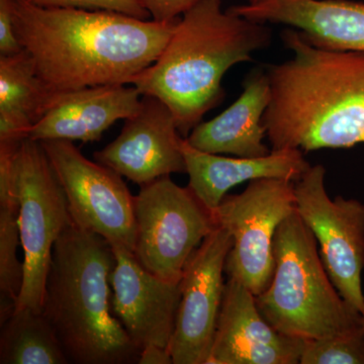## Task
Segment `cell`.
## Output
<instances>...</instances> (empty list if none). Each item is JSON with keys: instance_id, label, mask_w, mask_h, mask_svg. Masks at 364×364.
Wrapping results in <instances>:
<instances>
[{"instance_id": "obj_1", "label": "cell", "mask_w": 364, "mask_h": 364, "mask_svg": "<svg viewBox=\"0 0 364 364\" xmlns=\"http://www.w3.org/2000/svg\"><path fill=\"white\" fill-rule=\"evenodd\" d=\"M181 18L143 21L107 11L44 9L16 0L14 32L54 95L132 85L152 65Z\"/></svg>"}, {"instance_id": "obj_2", "label": "cell", "mask_w": 364, "mask_h": 364, "mask_svg": "<svg viewBox=\"0 0 364 364\" xmlns=\"http://www.w3.org/2000/svg\"><path fill=\"white\" fill-rule=\"evenodd\" d=\"M280 37L293 56L265 67L272 98L262 123L272 150L364 144V52L316 47L293 28Z\"/></svg>"}, {"instance_id": "obj_3", "label": "cell", "mask_w": 364, "mask_h": 364, "mask_svg": "<svg viewBox=\"0 0 364 364\" xmlns=\"http://www.w3.org/2000/svg\"><path fill=\"white\" fill-rule=\"evenodd\" d=\"M272 30L267 23L223 11L222 0H198L182 14L156 61L133 81L142 95L168 105L183 138L225 98L223 77L231 67L252 61L267 49Z\"/></svg>"}, {"instance_id": "obj_4", "label": "cell", "mask_w": 364, "mask_h": 364, "mask_svg": "<svg viewBox=\"0 0 364 364\" xmlns=\"http://www.w3.org/2000/svg\"><path fill=\"white\" fill-rule=\"evenodd\" d=\"M112 246L72 224L53 248L42 313L69 363H138L140 349L112 311Z\"/></svg>"}, {"instance_id": "obj_5", "label": "cell", "mask_w": 364, "mask_h": 364, "mask_svg": "<svg viewBox=\"0 0 364 364\" xmlns=\"http://www.w3.org/2000/svg\"><path fill=\"white\" fill-rule=\"evenodd\" d=\"M273 252L272 282L255 301L275 330L293 338L314 340L363 327V314L333 284L317 240L296 210L277 229Z\"/></svg>"}, {"instance_id": "obj_6", "label": "cell", "mask_w": 364, "mask_h": 364, "mask_svg": "<svg viewBox=\"0 0 364 364\" xmlns=\"http://www.w3.org/2000/svg\"><path fill=\"white\" fill-rule=\"evenodd\" d=\"M23 277L16 310L42 312L53 248L72 224L65 193L40 141L26 138L16 157Z\"/></svg>"}, {"instance_id": "obj_7", "label": "cell", "mask_w": 364, "mask_h": 364, "mask_svg": "<svg viewBox=\"0 0 364 364\" xmlns=\"http://www.w3.org/2000/svg\"><path fill=\"white\" fill-rule=\"evenodd\" d=\"M134 255L148 272L167 282H181L191 254L217 227L214 213L170 176L141 186L135 196Z\"/></svg>"}, {"instance_id": "obj_8", "label": "cell", "mask_w": 364, "mask_h": 364, "mask_svg": "<svg viewBox=\"0 0 364 364\" xmlns=\"http://www.w3.org/2000/svg\"><path fill=\"white\" fill-rule=\"evenodd\" d=\"M296 210L294 182L260 178L249 182L240 195L226 196L213 210L218 226L233 239L225 273L254 296L269 287L274 273L275 234Z\"/></svg>"}, {"instance_id": "obj_9", "label": "cell", "mask_w": 364, "mask_h": 364, "mask_svg": "<svg viewBox=\"0 0 364 364\" xmlns=\"http://www.w3.org/2000/svg\"><path fill=\"white\" fill-rule=\"evenodd\" d=\"M40 142L65 193L73 224L134 253L135 196L123 176L87 159L72 141Z\"/></svg>"}, {"instance_id": "obj_10", "label": "cell", "mask_w": 364, "mask_h": 364, "mask_svg": "<svg viewBox=\"0 0 364 364\" xmlns=\"http://www.w3.org/2000/svg\"><path fill=\"white\" fill-rule=\"evenodd\" d=\"M322 164L294 182L296 212L310 228L330 279L342 298L364 312L361 274L364 268V203L336 196L325 188Z\"/></svg>"}, {"instance_id": "obj_11", "label": "cell", "mask_w": 364, "mask_h": 364, "mask_svg": "<svg viewBox=\"0 0 364 364\" xmlns=\"http://www.w3.org/2000/svg\"><path fill=\"white\" fill-rule=\"evenodd\" d=\"M233 246L218 226L191 254L179 287L181 299L168 347L173 364H208L224 294L225 264Z\"/></svg>"}, {"instance_id": "obj_12", "label": "cell", "mask_w": 364, "mask_h": 364, "mask_svg": "<svg viewBox=\"0 0 364 364\" xmlns=\"http://www.w3.org/2000/svg\"><path fill=\"white\" fill-rule=\"evenodd\" d=\"M124 121L121 134L93 154L95 161L140 186L172 173H186L183 136L168 105L142 95L140 109Z\"/></svg>"}, {"instance_id": "obj_13", "label": "cell", "mask_w": 364, "mask_h": 364, "mask_svg": "<svg viewBox=\"0 0 364 364\" xmlns=\"http://www.w3.org/2000/svg\"><path fill=\"white\" fill-rule=\"evenodd\" d=\"M112 250L116 257L111 274L114 316L140 350L151 344L168 349L181 299L179 282L148 272L128 249L112 246Z\"/></svg>"}, {"instance_id": "obj_14", "label": "cell", "mask_w": 364, "mask_h": 364, "mask_svg": "<svg viewBox=\"0 0 364 364\" xmlns=\"http://www.w3.org/2000/svg\"><path fill=\"white\" fill-rule=\"evenodd\" d=\"M305 343L275 330L247 287L228 279L208 364H296Z\"/></svg>"}, {"instance_id": "obj_15", "label": "cell", "mask_w": 364, "mask_h": 364, "mask_svg": "<svg viewBox=\"0 0 364 364\" xmlns=\"http://www.w3.org/2000/svg\"><path fill=\"white\" fill-rule=\"evenodd\" d=\"M260 23L296 28L316 47L364 52V2L352 0H260L229 7Z\"/></svg>"}, {"instance_id": "obj_16", "label": "cell", "mask_w": 364, "mask_h": 364, "mask_svg": "<svg viewBox=\"0 0 364 364\" xmlns=\"http://www.w3.org/2000/svg\"><path fill=\"white\" fill-rule=\"evenodd\" d=\"M142 95L135 86L100 85L59 93L28 138L35 141L98 142L109 127L140 109Z\"/></svg>"}, {"instance_id": "obj_17", "label": "cell", "mask_w": 364, "mask_h": 364, "mask_svg": "<svg viewBox=\"0 0 364 364\" xmlns=\"http://www.w3.org/2000/svg\"><path fill=\"white\" fill-rule=\"evenodd\" d=\"M181 150L189 188L212 210L238 184L260 178L296 182L312 166L304 157L303 151L298 149L272 150L262 157L229 158L196 149L183 138Z\"/></svg>"}, {"instance_id": "obj_18", "label": "cell", "mask_w": 364, "mask_h": 364, "mask_svg": "<svg viewBox=\"0 0 364 364\" xmlns=\"http://www.w3.org/2000/svg\"><path fill=\"white\" fill-rule=\"evenodd\" d=\"M272 98L265 68L253 69L243 81V92L226 111L208 122H202L186 141L196 149L212 154L237 157L267 156L272 152L263 140L267 129L263 116Z\"/></svg>"}, {"instance_id": "obj_19", "label": "cell", "mask_w": 364, "mask_h": 364, "mask_svg": "<svg viewBox=\"0 0 364 364\" xmlns=\"http://www.w3.org/2000/svg\"><path fill=\"white\" fill-rule=\"evenodd\" d=\"M25 50L0 55V141H21L54 104Z\"/></svg>"}, {"instance_id": "obj_20", "label": "cell", "mask_w": 364, "mask_h": 364, "mask_svg": "<svg viewBox=\"0 0 364 364\" xmlns=\"http://www.w3.org/2000/svg\"><path fill=\"white\" fill-rule=\"evenodd\" d=\"M21 142L0 141V323L13 315L23 286V264L16 253L21 236L16 186Z\"/></svg>"}, {"instance_id": "obj_21", "label": "cell", "mask_w": 364, "mask_h": 364, "mask_svg": "<svg viewBox=\"0 0 364 364\" xmlns=\"http://www.w3.org/2000/svg\"><path fill=\"white\" fill-rule=\"evenodd\" d=\"M1 364H67L56 333L42 312L21 309L1 323Z\"/></svg>"}, {"instance_id": "obj_22", "label": "cell", "mask_w": 364, "mask_h": 364, "mask_svg": "<svg viewBox=\"0 0 364 364\" xmlns=\"http://www.w3.org/2000/svg\"><path fill=\"white\" fill-rule=\"evenodd\" d=\"M299 363L364 364V326L335 336L306 340Z\"/></svg>"}, {"instance_id": "obj_23", "label": "cell", "mask_w": 364, "mask_h": 364, "mask_svg": "<svg viewBox=\"0 0 364 364\" xmlns=\"http://www.w3.org/2000/svg\"><path fill=\"white\" fill-rule=\"evenodd\" d=\"M44 9H73L85 11H107L127 14L147 21L151 14L139 0H26Z\"/></svg>"}, {"instance_id": "obj_24", "label": "cell", "mask_w": 364, "mask_h": 364, "mask_svg": "<svg viewBox=\"0 0 364 364\" xmlns=\"http://www.w3.org/2000/svg\"><path fill=\"white\" fill-rule=\"evenodd\" d=\"M149 11L152 21L157 23H169L181 18L198 0H139Z\"/></svg>"}, {"instance_id": "obj_25", "label": "cell", "mask_w": 364, "mask_h": 364, "mask_svg": "<svg viewBox=\"0 0 364 364\" xmlns=\"http://www.w3.org/2000/svg\"><path fill=\"white\" fill-rule=\"evenodd\" d=\"M16 0H0V55L21 52V47L14 32Z\"/></svg>"}, {"instance_id": "obj_26", "label": "cell", "mask_w": 364, "mask_h": 364, "mask_svg": "<svg viewBox=\"0 0 364 364\" xmlns=\"http://www.w3.org/2000/svg\"><path fill=\"white\" fill-rule=\"evenodd\" d=\"M139 364H173L168 349L158 345H147L141 349Z\"/></svg>"}, {"instance_id": "obj_27", "label": "cell", "mask_w": 364, "mask_h": 364, "mask_svg": "<svg viewBox=\"0 0 364 364\" xmlns=\"http://www.w3.org/2000/svg\"><path fill=\"white\" fill-rule=\"evenodd\" d=\"M247 1L248 4H257V2H259L260 0H247Z\"/></svg>"}, {"instance_id": "obj_28", "label": "cell", "mask_w": 364, "mask_h": 364, "mask_svg": "<svg viewBox=\"0 0 364 364\" xmlns=\"http://www.w3.org/2000/svg\"><path fill=\"white\" fill-rule=\"evenodd\" d=\"M363 320H364V312L363 313Z\"/></svg>"}]
</instances>
